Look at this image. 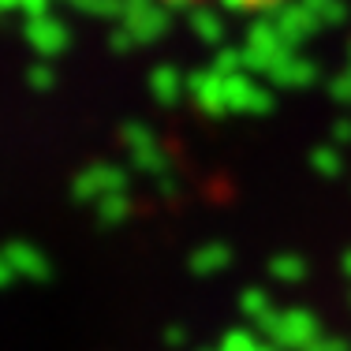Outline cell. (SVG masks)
<instances>
[{"label": "cell", "instance_id": "1", "mask_svg": "<svg viewBox=\"0 0 351 351\" xmlns=\"http://www.w3.org/2000/svg\"><path fill=\"white\" fill-rule=\"evenodd\" d=\"M176 4H217V8H239V12H250V8H273V4H288V0H176Z\"/></svg>", "mask_w": 351, "mask_h": 351}]
</instances>
